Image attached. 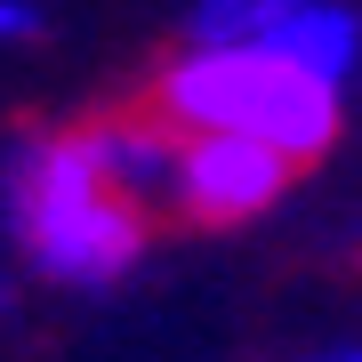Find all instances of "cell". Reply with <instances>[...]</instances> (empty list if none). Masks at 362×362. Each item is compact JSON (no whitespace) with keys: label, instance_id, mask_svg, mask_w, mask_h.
<instances>
[{"label":"cell","instance_id":"6da1fadb","mask_svg":"<svg viewBox=\"0 0 362 362\" xmlns=\"http://www.w3.org/2000/svg\"><path fill=\"white\" fill-rule=\"evenodd\" d=\"M0 226L40 282L113 290L145 258L153 209H137L113 185L89 129H40L0 153Z\"/></svg>","mask_w":362,"mask_h":362},{"label":"cell","instance_id":"7a4b0ae2","mask_svg":"<svg viewBox=\"0 0 362 362\" xmlns=\"http://www.w3.org/2000/svg\"><path fill=\"white\" fill-rule=\"evenodd\" d=\"M153 121L177 137H242L298 161H322L338 145L346 97L282 65L274 49H185L153 89Z\"/></svg>","mask_w":362,"mask_h":362},{"label":"cell","instance_id":"3957f363","mask_svg":"<svg viewBox=\"0 0 362 362\" xmlns=\"http://www.w3.org/2000/svg\"><path fill=\"white\" fill-rule=\"evenodd\" d=\"M290 194V161L242 137H177L169 161V209L185 226H250Z\"/></svg>","mask_w":362,"mask_h":362},{"label":"cell","instance_id":"277c9868","mask_svg":"<svg viewBox=\"0 0 362 362\" xmlns=\"http://www.w3.org/2000/svg\"><path fill=\"white\" fill-rule=\"evenodd\" d=\"M258 49H274L282 65H298L306 81H322V89L346 97V81L362 73V8L354 0H306V8H298L274 40H258Z\"/></svg>","mask_w":362,"mask_h":362},{"label":"cell","instance_id":"5b68a950","mask_svg":"<svg viewBox=\"0 0 362 362\" xmlns=\"http://www.w3.org/2000/svg\"><path fill=\"white\" fill-rule=\"evenodd\" d=\"M298 8L306 0H194V40L185 49H258Z\"/></svg>","mask_w":362,"mask_h":362},{"label":"cell","instance_id":"8992f818","mask_svg":"<svg viewBox=\"0 0 362 362\" xmlns=\"http://www.w3.org/2000/svg\"><path fill=\"white\" fill-rule=\"evenodd\" d=\"M33 33H40L33 0H0V49H8V40H33Z\"/></svg>","mask_w":362,"mask_h":362},{"label":"cell","instance_id":"52a82bcc","mask_svg":"<svg viewBox=\"0 0 362 362\" xmlns=\"http://www.w3.org/2000/svg\"><path fill=\"white\" fill-rule=\"evenodd\" d=\"M322 362H362V346H338V354H322Z\"/></svg>","mask_w":362,"mask_h":362}]
</instances>
